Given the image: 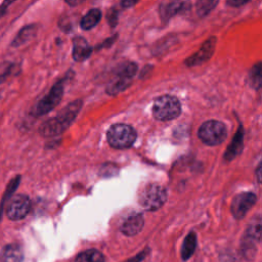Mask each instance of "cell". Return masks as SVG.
Segmentation results:
<instances>
[{"label":"cell","instance_id":"28","mask_svg":"<svg viewBox=\"0 0 262 262\" xmlns=\"http://www.w3.org/2000/svg\"><path fill=\"white\" fill-rule=\"evenodd\" d=\"M138 2V0H121V4L124 8H129L133 5H135Z\"/></svg>","mask_w":262,"mask_h":262},{"label":"cell","instance_id":"2","mask_svg":"<svg viewBox=\"0 0 262 262\" xmlns=\"http://www.w3.org/2000/svg\"><path fill=\"white\" fill-rule=\"evenodd\" d=\"M135 129L127 124H115L110 127L106 133L108 144L117 149H124L132 146L136 140Z\"/></svg>","mask_w":262,"mask_h":262},{"label":"cell","instance_id":"31","mask_svg":"<svg viewBox=\"0 0 262 262\" xmlns=\"http://www.w3.org/2000/svg\"><path fill=\"white\" fill-rule=\"evenodd\" d=\"M69 5H71V6H76V5H78V4H80L81 2H83L84 0H64Z\"/></svg>","mask_w":262,"mask_h":262},{"label":"cell","instance_id":"29","mask_svg":"<svg viewBox=\"0 0 262 262\" xmlns=\"http://www.w3.org/2000/svg\"><path fill=\"white\" fill-rule=\"evenodd\" d=\"M146 252H147V251L145 250V251L139 253L137 256H135L133 259H131V260H129V261H127V262H140V261L146 256Z\"/></svg>","mask_w":262,"mask_h":262},{"label":"cell","instance_id":"5","mask_svg":"<svg viewBox=\"0 0 262 262\" xmlns=\"http://www.w3.org/2000/svg\"><path fill=\"white\" fill-rule=\"evenodd\" d=\"M167 200V191L162 185L152 183L147 185L140 194L139 202L141 206L148 211H155L161 208Z\"/></svg>","mask_w":262,"mask_h":262},{"label":"cell","instance_id":"11","mask_svg":"<svg viewBox=\"0 0 262 262\" xmlns=\"http://www.w3.org/2000/svg\"><path fill=\"white\" fill-rule=\"evenodd\" d=\"M91 47L87 40L81 36H77L73 39V58L76 61H83L87 59L91 54Z\"/></svg>","mask_w":262,"mask_h":262},{"label":"cell","instance_id":"8","mask_svg":"<svg viewBox=\"0 0 262 262\" xmlns=\"http://www.w3.org/2000/svg\"><path fill=\"white\" fill-rule=\"evenodd\" d=\"M215 46H216V38L210 37L195 53H193L191 56H189L188 58L185 59V61H184L185 66L195 67V66H200V64L206 62L214 54Z\"/></svg>","mask_w":262,"mask_h":262},{"label":"cell","instance_id":"24","mask_svg":"<svg viewBox=\"0 0 262 262\" xmlns=\"http://www.w3.org/2000/svg\"><path fill=\"white\" fill-rule=\"evenodd\" d=\"M14 63L8 62V61H3L0 62V83H2L6 78L10 75L13 74L14 72Z\"/></svg>","mask_w":262,"mask_h":262},{"label":"cell","instance_id":"23","mask_svg":"<svg viewBox=\"0 0 262 262\" xmlns=\"http://www.w3.org/2000/svg\"><path fill=\"white\" fill-rule=\"evenodd\" d=\"M249 83L252 88L258 90L261 87V62L258 61L251 70L249 75Z\"/></svg>","mask_w":262,"mask_h":262},{"label":"cell","instance_id":"25","mask_svg":"<svg viewBox=\"0 0 262 262\" xmlns=\"http://www.w3.org/2000/svg\"><path fill=\"white\" fill-rule=\"evenodd\" d=\"M107 20H108V24L112 26V27H115L117 25V20H118V12L116 9H111L107 13Z\"/></svg>","mask_w":262,"mask_h":262},{"label":"cell","instance_id":"21","mask_svg":"<svg viewBox=\"0 0 262 262\" xmlns=\"http://www.w3.org/2000/svg\"><path fill=\"white\" fill-rule=\"evenodd\" d=\"M75 262H104V257L99 251L90 249L80 253Z\"/></svg>","mask_w":262,"mask_h":262},{"label":"cell","instance_id":"32","mask_svg":"<svg viewBox=\"0 0 262 262\" xmlns=\"http://www.w3.org/2000/svg\"><path fill=\"white\" fill-rule=\"evenodd\" d=\"M260 165L258 166V168H257V177H258V181L260 182L261 181V177H260Z\"/></svg>","mask_w":262,"mask_h":262},{"label":"cell","instance_id":"16","mask_svg":"<svg viewBox=\"0 0 262 262\" xmlns=\"http://www.w3.org/2000/svg\"><path fill=\"white\" fill-rule=\"evenodd\" d=\"M132 83V79L116 76L115 78L107 84L105 88V92L110 95H117L123 91H125Z\"/></svg>","mask_w":262,"mask_h":262},{"label":"cell","instance_id":"12","mask_svg":"<svg viewBox=\"0 0 262 262\" xmlns=\"http://www.w3.org/2000/svg\"><path fill=\"white\" fill-rule=\"evenodd\" d=\"M143 217L141 214H133L129 216L123 225L121 226V231L129 236L137 234L143 227Z\"/></svg>","mask_w":262,"mask_h":262},{"label":"cell","instance_id":"6","mask_svg":"<svg viewBox=\"0 0 262 262\" xmlns=\"http://www.w3.org/2000/svg\"><path fill=\"white\" fill-rule=\"evenodd\" d=\"M31 209V201L25 194H17L13 196L6 210L7 217L11 220H20L25 218Z\"/></svg>","mask_w":262,"mask_h":262},{"label":"cell","instance_id":"20","mask_svg":"<svg viewBox=\"0 0 262 262\" xmlns=\"http://www.w3.org/2000/svg\"><path fill=\"white\" fill-rule=\"evenodd\" d=\"M195 248H196V235L193 231H191L186 235V237L182 244V248H181L182 259L187 260L188 258H190L191 255L193 254Z\"/></svg>","mask_w":262,"mask_h":262},{"label":"cell","instance_id":"26","mask_svg":"<svg viewBox=\"0 0 262 262\" xmlns=\"http://www.w3.org/2000/svg\"><path fill=\"white\" fill-rule=\"evenodd\" d=\"M14 1H15V0H3V2L0 4V17H2V16L6 13L8 7H9L10 4H12Z\"/></svg>","mask_w":262,"mask_h":262},{"label":"cell","instance_id":"30","mask_svg":"<svg viewBox=\"0 0 262 262\" xmlns=\"http://www.w3.org/2000/svg\"><path fill=\"white\" fill-rule=\"evenodd\" d=\"M115 40H116V36H113L112 38H110V39L105 40L103 43L99 44V46H97V47H96V49H101L102 47H105V46H106V44H110V45H112V43H113Z\"/></svg>","mask_w":262,"mask_h":262},{"label":"cell","instance_id":"14","mask_svg":"<svg viewBox=\"0 0 262 262\" xmlns=\"http://www.w3.org/2000/svg\"><path fill=\"white\" fill-rule=\"evenodd\" d=\"M185 3L182 0H171L169 2L162 3L160 6V15L163 21H168L172 16L180 12Z\"/></svg>","mask_w":262,"mask_h":262},{"label":"cell","instance_id":"22","mask_svg":"<svg viewBox=\"0 0 262 262\" xmlns=\"http://www.w3.org/2000/svg\"><path fill=\"white\" fill-rule=\"evenodd\" d=\"M218 2L219 0H195V11L201 17H204L216 7Z\"/></svg>","mask_w":262,"mask_h":262},{"label":"cell","instance_id":"27","mask_svg":"<svg viewBox=\"0 0 262 262\" xmlns=\"http://www.w3.org/2000/svg\"><path fill=\"white\" fill-rule=\"evenodd\" d=\"M249 0H226L227 4L230 5V6H233V7H238V6H242L244 4H246Z\"/></svg>","mask_w":262,"mask_h":262},{"label":"cell","instance_id":"10","mask_svg":"<svg viewBox=\"0 0 262 262\" xmlns=\"http://www.w3.org/2000/svg\"><path fill=\"white\" fill-rule=\"evenodd\" d=\"M67 129L64 126L58 121L56 117L50 118L43 122L39 127V133L43 137H55L60 135Z\"/></svg>","mask_w":262,"mask_h":262},{"label":"cell","instance_id":"7","mask_svg":"<svg viewBox=\"0 0 262 262\" xmlns=\"http://www.w3.org/2000/svg\"><path fill=\"white\" fill-rule=\"evenodd\" d=\"M256 195L253 192H242L234 196L231 202V213L236 219H242L255 205Z\"/></svg>","mask_w":262,"mask_h":262},{"label":"cell","instance_id":"19","mask_svg":"<svg viewBox=\"0 0 262 262\" xmlns=\"http://www.w3.org/2000/svg\"><path fill=\"white\" fill-rule=\"evenodd\" d=\"M101 18V11L97 8L89 10L81 19L80 26L83 30H90L94 28Z\"/></svg>","mask_w":262,"mask_h":262},{"label":"cell","instance_id":"9","mask_svg":"<svg viewBox=\"0 0 262 262\" xmlns=\"http://www.w3.org/2000/svg\"><path fill=\"white\" fill-rule=\"evenodd\" d=\"M82 105H83V102L81 99L74 100L70 102L66 107H63L55 117L66 127V129H68L76 119Z\"/></svg>","mask_w":262,"mask_h":262},{"label":"cell","instance_id":"3","mask_svg":"<svg viewBox=\"0 0 262 262\" xmlns=\"http://www.w3.org/2000/svg\"><path fill=\"white\" fill-rule=\"evenodd\" d=\"M198 134L205 144L218 145L225 140L227 136V129L220 121L209 120L201 125Z\"/></svg>","mask_w":262,"mask_h":262},{"label":"cell","instance_id":"13","mask_svg":"<svg viewBox=\"0 0 262 262\" xmlns=\"http://www.w3.org/2000/svg\"><path fill=\"white\" fill-rule=\"evenodd\" d=\"M244 146V129L242 125L238 127L237 131L234 134V137L231 140V143L228 145L224 158L226 161H231L237 155L241 154Z\"/></svg>","mask_w":262,"mask_h":262},{"label":"cell","instance_id":"15","mask_svg":"<svg viewBox=\"0 0 262 262\" xmlns=\"http://www.w3.org/2000/svg\"><path fill=\"white\" fill-rule=\"evenodd\" d=\"M0 258L3 262H21L24 253L18 245H6L0 253Z\"/></svg>","mask_w":262,"mask_h":262},{"label":"cell","instance_id":"4","mask_svg":"<svg viewBox=\"0 0 262 262\" xmlns=\"http://www.w3.org/2000/svg\"><path fill=\"white\" fill-rule=\"evenodd\" d=\"M63 82L64 80L56 82L51 87L50 91L36 103L32 111V115L34 117H41L48 114L59 103L63 95Z\"/></svg>","mask_w":262,"mask_h":262},{"label":"cell","instance_id":"18","mask_svg":"<svg viewBox=\"0 0 262 262\" xmlns=\"http://www.w3.org/2000/svg\"><path fill=\"white\" fill-rule=\"evenodd\" d=\"M260 237H261V218L260 216H257L252 220V222L248 226L244 239L258 244L260 242Z\"/></svg>","mask_w":262,"mask_h":262},{"label":"cell","instance_id":"17","mask_svg":"<svg viewBox=\"0 0 262 262\" xmlns=\"http://www.w3.org/2000/svg\"><path fill=\"white\" fill-rule=\"evenodd\" d=\"M37 33V26L36 25H28L25 26L19 30V32L16 34L15 38L11 42L12 47H18L23 44L29 42L32 38L35 37Z\"/></svg>","mask_w":262,"mask_h":262},{"label":"cell","instance_id":"1","mask_svg":"<svg viewBox=\"0 0 262 262\" xmlns=\"http://www.w3.org/2000/svg\"><path fill=\"white\" fill-rule=\"evenodd\" d=\"M181 114V104L177 97L162 95L155 99L152 104V116L159 121H170Z\"/></svg>","mask_w":262,"mask_h":262}]
</instances>
